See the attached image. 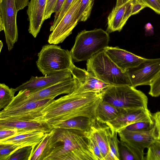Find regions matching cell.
I'll return each instance as SVG.
<instances>
[{
    "label": "cell",
    "instance_id": "obj_45",
    "mask_svg": "<svg viewBox=\"0 0 160 160\" xmlns=\"http://www.w3.org/2000/svg\"></svg>",
    "mask_w": 160,
    "mask_h": 160
},
{
    "label": "cell",
    "instance_id": "obj_28",
    "mask_svg": "<svg viewBox=\"0 0 160 160\" xmlns=\"http://www.w3.org/2000/svg\"><path fill=\"white\" fill-rule=\"evenodd\" d=\"M33 147L27 146L20 148L15 151L8 160H30L33 153Z\"/></svg>",
    "mask_w": 160,
    "mask_h": 160
},
{
    "label": "cell",
    "instance_id": "obj_2",
    "mask_svg": "<svg viewBox=\"0 0 160 160\" xmlns=\"http://www.w3.org/2000/svg\"><path fill=\"white\" fill-rule=\"evenodd\" d=\"M103 91L70 93L53 100L42 111L44 120L54 128L61 122L78 117L96 121L97 108L102 100Z\"/></svg>",
    "mask_w": 160,
    "mask_h": 160
},
{
    "label": "cell",
    "instance_id": "obj_42",
    "mask_svg": "<svg viewBox=\"0 0 160 160\" xmlns=\"http://www.w3.org/2000/svg\"><path fill=\"white\" fill-rule=\"evenodd\" d=\"M0 52H1L2 48L3 47V43L2 42V41L1 40L0 41Z\"/></svg>",
    "mask_w": 160,
    "mask_h": 160
},
{
    "label": "cell",
    "instance_id": "obj_34",
    "mask_svg": "<svg viewBox=\"0 0 160 160\" xmlns=\"http://www.w3.org/2000/svg\"><path fill=\"white\" fill-rule=\"evenodd\" d=\"M48 133L34 149L30 160H40L41 155L47 142Z\"/></svg>",
    "mask_w": 160,
    "mask_h": 160
},
{
    "label": "cell",
    "instance_id": "obj_15",
    "mask_svg": "<svg viewBox=\"0 0 160 160\" xmlns=\"http://www.w3.org/2000/svg\"><path fill=\"white\" fill-rule=\"evenodd\" d=\"M120 141L127 143L139 150L144 152L157 140L155 128L144 132H137L125 128L118 132Z\"/></svg>",
    "mask_w": 160,
    "mask_h": 160
},
{
    "label": "cell",
    "instance_id": "obj_33",
    "mask_svg": "<svg viewBox=\"0 0 160 160\" xmlns=\"http://www.w3.org/2000/svg\"><path fill=\"white\" fill-rule=\"evenodd\" d=\"M75 0H65L62 8L59 15L56 21L52 23L50 28V31H52L61 21L63 16L70 8Z\"/></svg>",
    "mask_w": 160,
    "mask_h": 160
},
{
    "label": "cell",
    "instance_id": "obj_22",
    "mask_svg": "<svg viewBox=\"0 0 160 160\" xmlns=\"http://www.w3.org/2000/svg\"><path fill=\"white\" fill-rule=\"evenodd\" d=\"M122 111L112 104L102 100L96 109V120L101 123L106 124L115 118Z\"/></svg>",
    "mask_w": 160,
    "mask_h": 160
},
{
    "label": "cell",
    "instance_id": "obj_37",
    "mask_svg": "<svg viewBox=\"0 0 160 160\" xmlns=\"http://www.w3.org/2000/svg\"><path fill=\"white\" fill-rule=\"evenodd\" d=\"M57 0H47L44 16V20L50 18L52 14L54 13V9Z\"/></svg>",
    "mask_w": 160,
    "mask_h": 160
},
{
    "label": "cell",
    "instance_id": "obj_6",
    "mask_svg": "<svg viewBox=\"0 0 160 160\" xmlns=\"http://www.w3.org/2000/svg\"><path fill=\"white\" fill-rule=\"evenodd\" d=\"M38 56L37 66L44 76L70 70L73 64L71 51L55 45L43 46Z\"/></svg>",
    "mask_w": 160,
    "mask_h": 160
},
{
    "label": "cell",
    "instance_id": "obj_21",
    "mask_svg": "<svg viewBox=\"0 0 160 160\" xmlns=\"http://www.w3.org/2000/svg\"><path fill=\"white\" fill-rule=\"evenodd\" d=\"M48 133L37 131L19 134L0 140V144H13L21 147L32 146L33 147V153L35 148Z\"/></svg>",
    "mask_w": 160,
    "mask_h": 160
},
{
    "label": "cell",
    "instance_id": "obj_29",
    "mask_svg": "<svg viewBox=\"0 0 160 160\" xmlns=\"http://www.w3.org/2000/svg\"><path fill=\"white\" fill-rule=\"evenodd\" d=\"M154 126L152 121H139L131 124L125 128L131 131L142 132L149 131L152 129Z\"/></svg>",
    "mask_w": 160,
    "mask_h": 160
},
{
    "label": "cell",
    "instance_id": "obj_17",
    "mask_svg": "<svg viewBox=\"0 0 160 160\" xmlns=\"http://www.w3.org/2000/svg\"><path fill=\"white\" fill-rule=\"evenodd\" d=\"M132 0H125L119 6H116L108 17L107 32H120L129 18L132 16Z\"/></svg>",
    "mask_w": 160,
    "mask_h": 160
},
{
    "label": "cell",
    "instance_id": "obj_12",
    "mask_svg": "<svg viewBox=\"0 0 160 160\" xmlns=\"http://www.w3.org/2000/svg\"><path fill=\"white\" fill-rule=\"evenodd\" d=\"M70 70L76 83L74 90L77 92L102 91L112 85L99 79L87 70L78 68L74 64Z\"/></svg>",
    "mask_w": 160,
    "mask_h": 160
},
{
    "label": "cell",
    "instance_id": "obj_1",
    "mask_svg": "<svg viewBox=\"0 0 160 160\" xmlns=\"http://www.w3.org/2000/svg\"><path fill=\"white\" fill-rule=\"evenodd\" d=\"M40 160H98L85 132L54 128Z\"/></svg>",
    "mask_w": 160,
    "mask_h": 160
},
{
    "label": "cell",
    "instance_id": "obj_44",
    "mask_svg": "<svg viewBox=\"0 0 160 160\" xmlns=\"http://www.w3.org/2000/svg\"></svg>",
    "mask_w": 160,
    "mask_h": 160
},
{
    "label": "cell",
    "instance_id": "obj_35",
    "mask_svg": "<svg viewBox=\"0 0 160 160\" xmlns=\"http://www.w3.org/2000/svg\"><path fill=\"white\" fill-rule=\"evenodd\" d=\"M148 94L154 97L160 95V73L151 83Z\"/></svg>",
    "mask_w": 160,
    "mask_h": 160
},
{
    "label": "cell",
    "instance_id": "obj_3",
    "mask_svg": "<svg viewBox=\"0 0 160 160\" xmlns=\"http://www.w3.org/2000/svg\"><path fill=\"white\" fill-rule=\"evenodd\" d=\"M87 61V70L99 79L112 85L131 86L126 72L119 68L103 50Z\"/></svg>",
    "mask_w": 160,
    "mask_h": 160
},
{
    "label": "cell",
    "instance_id": "obj_4",
    "mask_svg": "<svg viewBox=\"0 0 160 160\" xmlns=\"http://www.w3.org/2000/svg\"><path fill=\"white\" fill-rule=\"evenodd\" d=\"M108 33L101 28L82 31L78 33L71 52L75 62L87 61L108 46Z\"/></svg>",
    "mask_w": 160,
    "mask_h": 160
},
{
    "label": "cell",
    "instance_id": "obj_27",
    "mask_svg": "<svg viewBox=\"0 0 160 160\" xmlns=\"http://www.w3.org/2000/svg\"><path fill=\"white\" fill-rule=\"evenodd\" d=\"M94 0H81L78 15V22H84L90 16Z\"/></svg>",
    "mask_w": 160,
    "mask_h": 160
},
{
    "label": "cell",
    "instance_id": "obj_14",
    "mask_svg": "<svg viewBox=\"0 0 160 160\" xmlns=\"http://www.w3.org/2000/svg\"><path fill=\"white\" fill-rule=\"evenodd\" d=\"M72 77L69 70L42 77L32 76L29 80L15 88L16 92L27 90L33 92L49 87Z\"/></svg>",
    "mask_w": 160,
    "mask_h": 160
},
{
    "label": "cell",
    "instance_id": "obj_26",
    "mask_svg": "<svg viewBox=\"0 0 160 160\" xmlns=\"http://www.w3.org/2000/svg\"><path fill=\"white\" fill-rule=\"evenodd\" d=\"M118 132L110 129L109 136L110 152L108 160L121 159L119 147L120 141L118 138Z\"/></svg>",
    "mask_w": 160,
    "mask_h": 160
},
{
    "label": "cell",
    "instance_id": "obj_32",
    "mask_svg": "<svg viewBox=\"0 0 160 160\" xmlns=\"http://www.w3.org/2000/svg\"><path fill=\"white\" fill-rule=\"evenodd\" d=\"M85 133L89 139L90 145L98 160H104L100 148L94 138L89 131L86 132Z\"/></svg>",
    "mask_w": 160,
    "mask_h": 160
},
{
    "label": "cell",
    "instance_id": "obj_43",
    "mask_svg": "<svg viewBox=\"0 0 160 160\" xmlns=\"http://www.w3.org/2000/svg\"></svg>",
    "mask_w": 160,
    "mask_h": 160
},
{
    "label": "cell",
    "instance_id": "obj_7",
    "mask_svg": "<svg viewBox=\"0 0 160 160\" xmlns=\"http://www.w3.org/2000/svg\"><path fill=\"white\" fill-rule=\"evenodd\" d=\"M53 100L48 98L7 106L0 112V121H46L42 111Z\"/></svg>",
    "mask_w": 160,
    "mask_h": 160
},
{
    "label": "cell",
    "instance_id": "obj_39",
    "mask_svg": "<svg viewBox=\"0 0 160 160\" xmlns=\"http://www.w3.org/2000/svg\"><path fill=\"white\" fill-rule=\"evenodd\" d=\"M155 128L157 140L160 141V111L152 114Z\"/></svg>",
    "mask_w": 160,
    "mask_h": 160
},
{
    "label": "cell",
    "instance_id": "obj_24",
    "mask_svg": "<svg viewBox=\"0 0 160 160\" xmlns=\"http://www.w3.org/2000/svg\"><path fill=\"white\" fill-rule=\"evenodd\" d=\"M119 148L120 158L123 160H144V152L130 144L120 141Z\"/></svg>",
    "mask_w": 160,
    "mask_h": 160
},
{
    "label": "cell",
    "instance_id": "obj_10",
    "mask_svg": "<svg viewBox=\"0 0 160 160\" xmlns=\"http://www.w3.org/2000/svg\"><path fill=\"white\" fill-rule=\"evenodd\" d=\"M125 72L132 86H150L160 73V58H146L138 66Z\"/></svg>",
    "mask_w": 160,
    "mask_h": 160
},
{
    "label": "cell",
    "instance_id": "obj_38",
    "mask_svg": "<svg viewBox=\"0 0 160 160\" xmlns=\"http://www.w3.org/2000/svg\"><path fill=\"white\" fill-rule=\"evenodd\" d=\"M146 6L152 9L156 13L160 14L159 0H140Z\"/></svg>",
    "mask_w": 160,
    "mask_h": 160
},
{
    "label": "cell",
    "instance_id": "obj_9",
    "mask_svg": "<svg viewBox=\"0 0 160 160\" xmlns=\"http://www.w3.org/2000/svg\"><path fill=\"white\" fill-rule=\"evenodd\" d=\"M15 0H0V31L4 30L8 50H11L18 38Z\"/></svg>",
    "mask_w": 160,
    "mask_h": 160
},
{
    "label": "cell",
    "instance_id": "obj_41",
    "mask_svg": "<svg viewBox=\"0 0 160 160\" xmlns=\"http://www.w3.org/2000/svg\"><path fill=\"white\" fill-rule=\"evenodd\" d=\"M65 0H57L53 11L54 13H55V15L53 22H55L58 18Z\"/></svg>",
    "mask_w": 160,
    "mask_h": 160
},
{
    "label": "cell",
    "instance_id": "obj_30",
    "mask_svg": "<svg viewBox=\"0 0 160 160\" xmlns=\"http://www.w3.org/2000/svg\"><path fill=\"white\" fill-rule=\"evenodd\" d=\"M146 160H160V141H155L148 148Z\"/></svg>",
    "mask_w": 160,
    "mask_h": 160
},
{
    "label": "cell",
    "instance_id": "obj_11",
    "mask_svg": "<svg viewBox=\"0 0 160 160\" xmlns=\"http://www.w3.org/2000/svg\"><path fill=\"white\" fill-rule=\"evenodd\" d=\"M81 0H75L61 21L49 36L50 44H57L62 42L72 33L78 22V15Z\"/></svg>",
    "mask_w": 160,
    "mask_h": 160
},
{
    "label": "cell",
    "instance_id": "obj_20",
    "mask_svg": "<svg viewBox=\"0 0 160 160\" xmlns=\"http://www.w3.org/2000/svg\"><path fill=\"white\" fill-rule=\"evenodd\" d=\"M110 131V128L107 125L97 121L92 125L89 131L99 146L104 160H108L109 153V136Z\"/></svg>",
    "mask_w": 160,
    "mask_h": 160
},
{
    "label": "cell",
    "instance_id": "obj_8",
    "mask_svg": "<svg viewBox=\"0 0 160 160\" xmlns=\"http://www.w3.org/2000/svg\"><path fill=\"white\" fill-rule=\"evenodd\" d=\"M76 83L72 78L49 87L40 90L29 92L27 90H21L7 106L19 105L31 101L40 100L48 98L54 99L62 94H68L75 88Z\"/></svg>",
    "mask_w": 160,
    "mask_h": 160
},
{
    "label": "cell",
    "instance_id": "obj_5",
    "mask_svg": "<svg viewBox=\"0 0 160 160\" xmlns=\"http://www.w3.org/2000/svg\"><path fill=\"white\" fill-rule=\"evenodd\" d=\"M102 100L122 111L138 108L148 110L147 96L130 85H111L104 90Z\"/></svg>",
    "mask_w": 160,
    "mask_h": 160
},
{
    "label": "cell",
    "instance_id": "obj_19",
    "mask_svg": "<svg viewBox=\"0 0 160 160\" xmlns=\"http://www.w3.org/2000/svg\"><path fill=\"white\" fill-rule=\"evenodd\" d=\"M53 128L47 121H0V129L17 128L22 133L37 131L49 133Z\"/></svg>",
    "mask_w": 160,
    "mask_h": 160
},
{
    "label": "cell",
    "instance_id": "obj_31",
    "mask_svg": "<svg viewBox=\"0 0 160 160\" xmlns=\"http://www.w3.org/2000/svg\"><path fill=\"white\" fill-rule=\"evenodd\" d=\"M21 147L11 144H0V160H8L10 156Z\"/></svg>",
    "mask_w": 160,
    "mask_h": 160
},
{
    "label": "cell",
    "instance_id": "obj_13",
    "mask_svg": "<svg viewBox=\"0 0 160 160\" xmlns=\"http://www.w3.org/2000/svg\"><path fill=\"white\" fill-rule=\"evenodd\" d=\"M152 121V113L149 110L138 108L122 111L115 118L105 124L112 131L118 132L136 122Z\"/></svg>",
    "mask_w": 160,
    "mask_h": 160
},
{
    "label": "cell",
    "instance_id": "obj_36",
    "mask_svg": "<svg viewBox=\"0 0 160 160\" xmlns=\"http://www.w3.org/2000/svg\"><path fill=\"white\" fill-rule=\"evenodd\" d=\"M20 134L22 133L17 128L0 129V140Z\"/></svg>",
    "mask_w": 160,
    "mask_h": 160
},
{
    "label": "cell",
    "instance_id": "obj_18",
    "mask_svg": "<svg viewBox=\"0 0 160 160\" xmlns=\"http://www.w3.org/2000/svg\"><path fill=\"white\" fill-rule=\"evenodd\" d=\"M47 0H31L27 14L29 21V32L35 38L45 21L44 16Z\"/></svg>",
    "mask_w": 160,
    "mask_h": 160
},
{
    "label": "cell",
    "instance_id": "obj_16",
    "mask_svg": "<svg viewBox=\"0 0 160 160\" xmlns=\"http://www.w3.org/2000/svg\"><path fill=\"white\" fill-rule=\"evenodd\" d=\"M103 50L114 62L124 71L138 66L146 59L118 47L108 46Z\"/></svg>",
    "mask_w": 160,
    "mask_h": 160
},
{
    "label": "cell",
    "instance_id": "obj_40",
    "mask_svg": "<svg viewBox=\"0 0 160 160\" xmlns=\"http://www.w3.org/2000/svg\"><path fill=\"white\" fill-rule=\"evenodd\" d=\"M147 6L140 0H132V15L138 13Z\"/></svg>",
    "mask_w": 160,
    "mask_h": 160
},
{
    "label": "cell",
    "instance_id": "obj_23",
    "mask_svg": "<svg viewBox=\"0 0 160 160\" xmlns=\"http://www.w3.org/2000/svg\"><path fill=\"white\" fill-rule=\"evenodd\" d=\"M95 122L86 117H78L61 122L54 128L72 129L86 132L90 130Z\"/></svg>",
    "mask_w": 160,
    "mask_h": 160
},
{
    "label": "cell",
    "instance_id": "obj_25",
    "mask_svg": "<svg viewBox=\"0 0 160 160\" xmlns=\"http://www.w3.org/2000/svg\"><path fill=\"white\" fill-rule=\"evenodd\" d=\"M15 88H9L4 83L0 84V109L8 106L14 98Z\"/></svg>",
    "mask_w": 160,
    "mask_h": 160
}]
</instances>
